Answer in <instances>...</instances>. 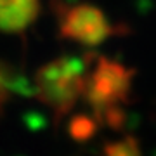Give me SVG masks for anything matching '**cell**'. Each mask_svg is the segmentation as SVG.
<instances>
[{
	"label": "cell",
	"mask_w": 156,
	"mask_h": 156,
	"mask_svg": "<svg viewBox=\"0 0 156 156\" xmlns=\"http://www.w3.org/2000/svg\"><path fill=\"white\" fill-rule=\"evenodd\" d=\"M94 54L83 57H57L35 73V97L61 120L83 97L87 73Z\"/></svg>",
	"instance_id": "cell-1"
},
{
	"label": "cell",
	"mask_w": 156,
	"mask_h": 156,
	"mask_svg": "<svg viewBox=\"0 0 156 156\" xmlns=\"http://www.w3.org/2000/svg\"><path fill=\"white\" fill-rule=\"evenodd\" d=\"M134 76L135 71L132 68L104 56H94V62H90L87 73L83 99L99 125H102L104 116L111 109L130 102Z\"/></svg>",
	"instance_id": "cell-2"
},
{
	"label": "cell",
	"mask_w": 156,
	"mask_h": 156,
	"mask_svg": "<svg viewBox=\"0 0 156 156\" xmlns=\"http://www.w3.org/2000/svg\"><path fill=\"white\" fill-rule=\"evenodd\" d=\"M54 12L57 16L61 38L73 40L85 47H97L108 38L122 33L118 26L111 24L106 14L99 7L82 4H56Z\"/></svg>",
	"instance_id": "cell-3"
},
{
	"label": "cell",
	"mask_w": 156,
	"mask_h": 156,
	"mask_svg": "<svg viewBox=\"0 0 156 156\" xmlns=\"http://www.w3.org/2000/svg\"><path fill=\"white\" fill-rule=\"evenodd\" d=\"M40 11V0H0V31L23 33L37 21Z\"/></svg>",
	"instance_id": "cell-4"
},
{
	"label": "cell",
	"mask_w": 156,
	"mask_h": 156,
	"mask_svg": "<svg viewBox=\"0 0 156 156\" xmlns=\"http://www.w3.org/2000/svg\"><path fill=\"white\" fill-rule=\"evenodd\" d=\"M97 128H99V122L90 115H76L69 120V125H68L69 135L80 142L92 139L97 132Z\"/></svg>",
	"instance_id": "cell-5"
},
{
	"label": "cell",
	"mask_w": 156,
	"mask_h": 156,
	"mask_svg": "<svg viewBox=\"0 0 156 156\" xmlns=\"http://www.w3.org/2000/svg\"><path fill=\"white\" fill-rule=\"evenodd\" d=\"M102 153L104 156H142L140 144L134 135H125L120 140L108 142Z\"/></svg>",
	"instance_id": "cell-6"
},
{
	"label": "cell",
	"mask_w": 156,
	"mask_h": 156,
	"mask_svg": "<svg viewBox=\"0 0 156 156\" xmlns=\"http://www.w3.org/2000/svg\"><path fill=\"white\" fill-rule=\"evenodd\" d=\"M4 95H5V83H4V78L0 76V102L4 101Z\"/></svg>",
	"instance_id": "cell-7"
}]
</instances>
